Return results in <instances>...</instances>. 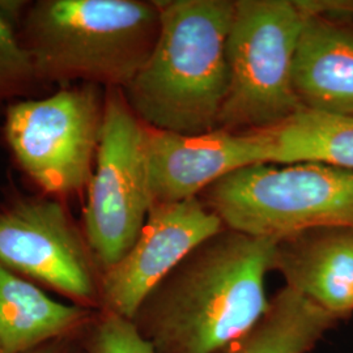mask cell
<instances>
[{"mask_svg": "<svg viewBox=\"0 0 353 353\" xmlns=\"http://www.w3.org/2000/svg\"><path fill=\"white\" fill-rule=\"evenodd\" d=\"M103 101L99 85L85 83L8 109V144L45 191L68 194L89 186L101 137Z\"/></svg>", "mask_w": 353, "mask_h": 353, "instance_id": "obj_7", "label": "cell"}, {"mask_svg": "<svg viewBox=\"0 0 353 353\" xmlns=\"http://www.w3.org/2000/svg\"><path fill=\"white\" fill-rule=\"evenodd\" d=\"M154 48L122 89L147 127L181 135L219 128L229 84L227 42L234 0L156 1Z\"/></svg>", "mask_w": 353, "mask_h": 353, "instance_id": "obj_2", "label": "cell"}, {"mask_svg": "<svg viewBox=\"0 0 353 353\" xmlns=\"http://www.w3.org/2000/svg\"><path fill=\"white\" fill-rule=\"evenodd\" d=\"M339 319L303 294L283 287L262 318L220 353H309Z\"/></svg>", "mask_w": 353, "mask_h": 353, "instance_id": "obj_15", "label": "cell"}, {"mask_svg": "<svg viewBox=\"0 0 353 353\" xmlns=\"http://www.w3.org/2000/svg\"><path fill=\"white\" fill-rule=\"evenodd\" d=\"M84 353H154L131 319L108 310H97L80 338Z\"/></svg>", "mask_w": 353, "mask_h": 353, "instance_id": "obj_16", "label": "cell"}, {"mask_svg": "<svg viewBox=\"0 0 353 353\" xmlns=\"http://www.w3.org/2000/svg\"><path fill=\"white\" fill-rule=\"evenodd\" d=\"M307 17L301 0H234L219 128L267 130L303 110L293 88V62Z\"/></svg>", "mask_w": 353, "mask_h": 353, "instance_id": "obj_5", "label": "cell"}, {"mask_svg": "<svg viewBox=\"0 0 353 353\" xmlns=\"http://www.w3.org/2000/svg\"><path fill=\"white\" fill-rule=\"evenodd\" d=\"M0 265L100 310L101 271L63 207L26 199L0 211Z\"/></svg>", "mask_w": 353, "mask_h": 353, "instance_id": "obj_8", "label": "cell"}, {"mask_svg": "<svg viewBox=\"0 0 353 353\" xmlns=\"http://www.w3.org/2000/svg\"><path fill=\"white\" fill-rule=\"evenodd\" d=\"M145 134L123 90L108 88L84 208V237L101 274L130 252L151 210Z\"/></svg>", "mask_w": 353, "mask_h": 353, "instance_id": "obj_6", "label": "cell"}, {"mask_svg": "<svg viewBox=\"0 0 353 353\" xmlns=\"http://www.w3.org/2000/svg\"><path fill=\"white\" fill-rule=\"evenodd\" d=\"M38 79L33 59L13 33V28L0 4V102L14 94Z\"/></svg>", "mask_w": 353, "mask_h": 353, "instance_id": "obj_17", "label": "cell"}, {"mask_svg": "<svg viewBox=\"0 0 353 353\" xmlns=\"http://www.w3.org/2000/svg\"><path fill=\"white\" fill-rule=\"evenodd\" d=\"M26 353H84L80 345V338H68L49 341L41 347Z\"/></svg>", "mask_w": 353, "mask_h": 353, "instance_id": "obj_18", "label": "cell"}, {"mask_svg": "<svg viewBox=\"0 0 353 353\" xmlns=\"http://www.w3.org/2000/svg\"><path fill=\"white\" fill-rule=\"evenodd\" d=\"M26 30L39 80L125 89L154 48L160 11L156 1L42 0Z\"/></svg>", "mask_w": 353, "mask_h": 353, "instance_id": "obj_3", "label": "cell"}, {"mask_svg": "<svg viewBox=\"0 0 353 353\" xmlns=\"http://www.w3.org/2000/svg\"><path fill=\"white\" fill-rule=\"evenodd\" d=\"M223 228L199 198L152 205L134 246L101 274L100 310L131 319L147 294L189 252Z\"/></svg>", "mask_w": 353, "mask_h": 353, "instance_id": "obj_9", "label": "cell"}, {"mask_svg": "<svg viewBox=\"0 0 353 353\" xmlns=\"http://www.w3.org/2000/svg\"><path fill=\"white\" fill-rule=\"evenodd\" d=\"M145 156L152 205L199 198L221 178L252 165L265 164L254 131L217 128L181 135L147 127Z\"/></svg>", "mask_w": 353, "mask_h": 353, "instance_id": "obj_10", "label": "cell"}, {"mask_svg": "<svg viewBox=\"0 0 353 353\" xmlns=\"http://www.w3.org/2000/svg\"><path fill=\"white\" fill-rule=\"evenodd\" d=\"M276 239L229 228L199 243L131 318L154 353H220L262 318Z\"/></svg>", "mask_w": 353, "mask_h": 353, "instance_id": "obj_1", "label": "cell"}, {"mask_svg": "<svg viewBox=\"0 0 353 353\" xmlns=\"http://www.w3.org/2000/svg\"><path fill=\"white\" fill-rule=\"evenodd\" d=\"M199 199L224 227L256 237L353 230V170L334 165H252L221 178Z\"/></svg>", "mask_w": 353, "mask_h": 353, "instance_id": "obj_4", "label": "cell"}, {"mask_svg": "<svg viewBox=\"0 0 353 353\" xmlns=\"http://www.w3.org/2000/svg\"><path fill=\"white\" fill-rule=\"evenodd\" d=\"M293 88L305 110L353 115V26L309 16L293 62Z\"/></svg>", "mask_w": 353, "mask_h": 353, "instance_id": "obj_12", "label": "cell"}, {"mask_svg": "<svg viewBox=\"0 0 353 353\" xmlns=\"http://www.w3.org/2000/svg\"><path fill=\"white\" fill-rule=\"evenodd\" d=\"M254 132L265 164L321 163L353 170V115L303 109L279 126Z\"/></svg>", "mask_w": 353, "mask_h": 353, "instance_id": "obj_14", "label": "cell"}, {"mask_svg": "<svg viewBox=\"0 0 353 353\" xmlns=\"http://www.w3.org/2000/svg\"><path fill=\"white\" fill-rule=\"evenodd\" d=\"M271 271L339 321L352 316V229L313 228L276 239Z\"/></svg>", "mask_w": 353, "mask_h": 353, "instance_id": "obj_11", "label": "cell"}, {"mask_svg": "<svg viewBox=\"0 0 353 353\" xmlns=\"http://www.w3.org/2000/svg\"><path fill=\"white\" fill-rule=\"evenodd\" d=\"M96 312L57 301L0 265V353H26L49 341L81 338Z\"/></svg>", "mask_w": 353, "mask_h": 353, "instance_id": "obj_13", "label": "cell"}]
</instances>
